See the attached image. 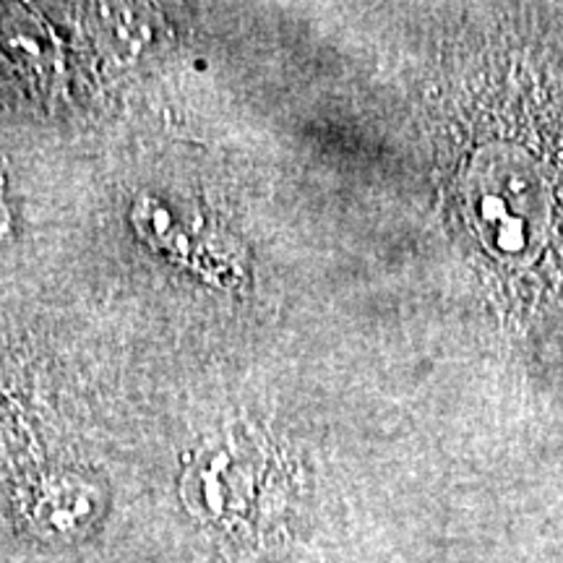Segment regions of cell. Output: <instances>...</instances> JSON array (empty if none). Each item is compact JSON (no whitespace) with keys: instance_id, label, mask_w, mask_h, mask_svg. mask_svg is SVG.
I'll return each mask as SVG.
<instances>
[{"instance_id":"obj_2","label":"cell","mask_w":563,"mask_h":563,"mask_svg":"<svg viewBox=\"0 0 563 563\" xmlns=\"http://www.w3.org/2000/svg\"><path fill=\"white\" fill-rule=\"evenodd\" d=\"M9 230V209H5V201H3V180H0V235Z\"/></svg>"},{"instance_id":"obj_1","label":"cell","mask_w":563,"mask_h":563,"mask_svg":"<svg viewBox=\"0 0 563 563\" xmlns=\"http://www.w3.org/2000/svg\"><path fill=\"white\" fill-rule=\"evenodd\" d=\"M97 509H100V496L95 488L70 477H55L34 496L32 517L42 532L70 538L95 522Z\"/></svg>"}]
</instances>
